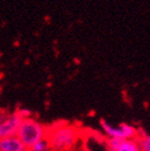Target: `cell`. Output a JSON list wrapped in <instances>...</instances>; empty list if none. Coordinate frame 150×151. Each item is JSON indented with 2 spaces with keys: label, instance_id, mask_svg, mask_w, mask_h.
I'll list each match as a JSON object with an SVG mask.
<instances>
[{
  "label": "cell",
  "instance_id": "9",
  "mask_svg": "<svg viewBox=\"0 0 150 151\" xmlns=\"http://www.w3.org/2000/svg\"><path fill=\"white\" fill-rule=\"evenodd\" d=\"M71 151H85V150H83V149H81V148H77V149H75V150H71Z\"/></svg>",
  "mask_w": 150,
  "mask_h": 151
},
{
  "label": "cell",
  "instance_id": "10",
  "mask_svg": "<svg viewBox=\"0 0 150 151\" xmlns=\"http://www.w3.org/2000/svg\"><path fill=\"white\" fill-rule=\"evenodd\" d=\"M25 151H28V150H27V149H26V150H25Z\"/></svg>",
  "mask_w": 150,
  "mask_h": 151
},
{
  "label": "cell",
  "instance_id": "8",
  "mask_svg": "<svg viewBox=\"0 0 150 151\" xmlns=\"http://www.w3.org/2000/svg\"><path fill=\"white\" fill-rule=\"evenodd\" d=\"M27 150L28 151H52V148L49 146L48 141L46 139H44L37 142L36 144H34L32 147H30Z\"/></svg>",
  "mask_w": 150,
  "mask_h": 151
},
{
  "label": "cell",
  "instance_id": "7",
  "mask_svg": "<svg viewBox=\"0 0 150 151\" xmlns=\"http://www.w3.org/2000/svg\"><path fill=\"white\" fill-rule=\"evenodd\" d=\"M138 142L142 151H150V133H142L138 137Z\"/></svg>",
  "mask_w": 150,
  "mask_h": 151
},
{
  "label": "cell",
  "instance_id": "1",
  "mask_svg": "<svg viewBox=\"0 0 150 151\" xmlns=\"http://www.w3.org/2000/svg\"><path fill=\"white\" fill-rule=\"evenodd\" d=\"M83 132L77 125L67 122H58L48 126L46 139L52 151H71L79 148Z\"/></svg>",
  "mask_w": 150,
  "mask_h": 151
},
{
  "label": "cell",
  "instance_id": "5",
  "mask_svg": "<svg viewBox=\"0 0 150 151\" xmlns=\"http://www.w3.org/2000/svg\"><path fill=\"white\" fill-rule=\"evenodd\" d=\"M105 147L107 151H142L136 139H106Z\"/></svg>",
  "mask_w": 150,
  "mask_h": 151
},
{
  "label": "cell",
  "instance_id": "6",
  "mask_svg": "<svg viewBox=\"0 0 150 151\" xmlns=\"http://www.w3.org/2000/svg\"><path fill=\"white\" fill-rule=\"evenodd\" d=\"M26 148L17 135L0 139V151H25Z\"/></svg>",
  "mask_w": 150,
  "mask_h": 151
},
{
  "label": "cell",
  "instance_id": "3",
  "mask_svg": "<svg viewBox=\"0 0 150 151\" xmlns=\"http://www.w3.org/2000/svg\"><path fill=\"white\" fill-rule=\"evenodd\" d=\"M103 134L106 139H138L140 131L134 126L127 123H120L113 125L105 120L100 122Z\"/></svg>",
  "mask_w": 150,
  "mask_h": 151
},
{
  "label": "cell",
  "instance_id": "4",
  "mask_svg": "<svg viewBox=\"0 0 150 151\" xmlns=\"http://www.w3.org/2000/svg\"><path fill=\"white\" fill-rule=\"evenodd\" d=\"M25 116H27V113L24 111H17L3 116L0 120V139L16 135L17 130Z\"/></svg>",
  "mask_w": 150,
  "mask_h": 151
},
{
  "label": "cell",
  "instance_id": "2",
  "mask_svg": "<svg viewBox=\"0 0 150 151\" xmlns=\"http://www.w3.org/2000/svg\"><path fill=\"white\" fill-rule=\"evenodd\" d=\"M48 126L40 123L36 119L25 116L17 130V137L24 145L26 149L32 147L37 142L46 139Z\"/></svg>",
  "mask_w": 150,
  "mask_h": 151
}]
</instances>
